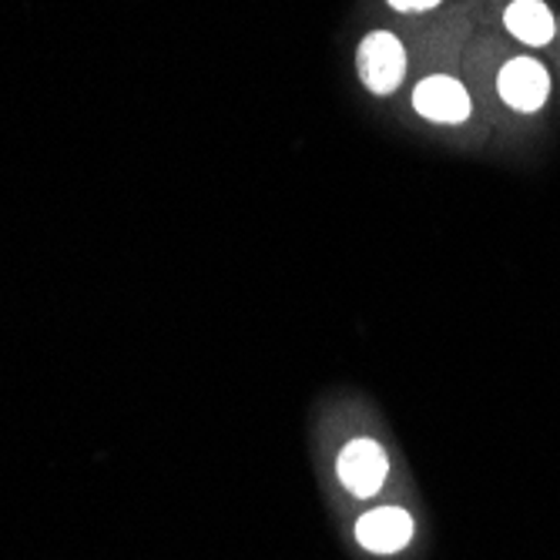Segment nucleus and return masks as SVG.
<instances>
[{"instance_id": "nucleus-1", "label": "nucleus", "mask_w": 560, "mask_h": 560, "mask_svg": "<svg viewBox=\"0 0 560 560\" xmlns=\"http://www.w3.org/2000/svg\"><path fill=\"white\" fill-rule=\"evenodd\" d=\"M355 71L373 94L386 97L399 88L406 74V50L389 31H376L363 37L360 50H355Z\"/></svg>"}, {"instance_id": "nucleus-2", "label": "nucleus", "mask_w": 560, "mask_h": 560, "mask_svg": "<svg viewBox=\"0 0 560 560\" xmlns=\"http://www.w3.org/2000/svg\"><path fill=\"white\" fill-rule=\"evenodd\" d=\"M339 483L352 493V497H376L386 483L389 474V460L376 440H352L339 450Z\"/></svg>"}, {"instance_id": "nucleus-3", "label": "nucleus", "mask_w": 560, "mask_h": 560, "mask_svg": "<svg viewBox=\"0 0 560 560\" xmlns=\"http://www.w3.org/2000/svg\"><path fill=\"white\" fill-rule=\"evenodd\" d=\"M497 91L503 97V105L530 115V112L544 108V101L550 94V74H547L544 65H537L530 58H514L511 65L500 68Z\"/></svg>"}, {"instance_id": "nucleus-4", "label": "nucleus", "mask_w": 560, "mask_h": 560, "mask_svg": "<svg viewBox=\"0 0 560 560\" xmlns=\"http://www.w3.org/2000/svg\"><path fill=\"white\" fill-rule=\"evenodd\" d=\"M413 108L427 121H436V125H464L470 118V94L456 78L433 74L417 84Z\"/></svg>"}, {"instance_id": "nucleus-5", "label": "nucleus", "mask_w": 560, "mask_h": 560, "mask_svg": "<svg viewBox=\"0 0 560 560\" xmlns=\"http://www.w3.org/2000/svg\"><path fill=\"white\" fill-rule=\"evenodd\" d=\"M413 537V517L402 506H376L355 524V540L373 553H396Z\"/></svg>"}, {"instance_id": "nucleus-6", "label": "nucleus", "mask_w": 560, "mask_h": 560, "mask_svg": "<svg viewBox=\"0 0 560 560\" xmlns=\"http://www.w3.org/2000/svg\"><path fill=\"white\" fill-rule=\"evenodd\" d=\"M503 24L517 40L544 47L557 34V21L544 0H514L511 8L503 11Z\"/></svg>"}, {"instance_id": "nucleus-7", "label": "nucleus", "mask_w": 560, "mask_h": 560, "mask_svg": "<svg viewBox=\"0 0 560 560\" xmlns=\"http://www.w3.org/2000/svg\"><path fill=\"white\" fill-rule=\"evenodd\" d=\"M386 4L399 14H423V11H433L440 0H386Z\"/></svg>"}, {"instance_id": "nucleus-8", "label": "nucleus", "mask_w": 560, "mask_h": 560, "mask_svg": "<svg viewBox=\"0 0 560 560\" xmlns=\"http://www.w3.org/2000/svg\"><path fill=\"white\" fill-rule=\"evenodd\" d=\"M557 31H560V27H557Z\"/></svg>"}]
</instances>
